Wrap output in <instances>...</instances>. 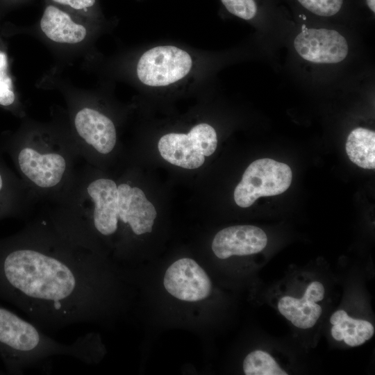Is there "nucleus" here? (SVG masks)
Wrapping results in <instances>:
<instances>
[{
    "mask_svg": "<svg viewBox=\"0 0 375 375\" xmlns=\"http://www.w3.org/2000/svg\"><path fill=\"white\" fill-rule=\"evenodd\" d=\"M267 243L266 233L251 225H238L219 231L212 243V250L219 259L232 256H247L260 252Z\"/></svg>",
    "mask_w": 375,
    "mask_h": 375,
    "instance_id": "nucleus-8",
    "label": "nucleus"
},
{
    "mask_svg": "<svg viewBox=\"0 0 375 375\" xmlns=\"http://www.w3.org/2000/svg\"><path fill=\"white\" fill-rule=\"evenodd\" d=\"M346 152L356 165L367 169L375 168V133L368 128L358 127L348 135Z\"/></svg>",
    "mask_w": 375,
    "mask_h": 375,
    "instance_id": "nucleus-16",
    "label": "nucleus"
},
{
    "mask_svg": "<svg viewBox=\"0 0 375 375\" xmlns=\"http://www.w3.org/2000/svg\"><path fill=\"white\" fill-rule=\"evenodd\" d=\"M54 2L69 6L74 10H82L92 7L95 0H53Z\"/></svg>",
    "mask_w": 375,
    "mask_h": 375,
    "instance_id": "nucleus-21",
    "label": "nucleus"
},
{
    "mask_svg": "<svg viewBox=\"0 0 375 375\" xmlns=\"http://www.w3.org/2000/svg\"><path fill=\"white\" fill-rule=\"evenodd\" d=\"M367 4L369 9L374 12H375V0H366Z\"/></svg>",
    "mask_w": 375,
    "mask_h": 375,
    "instance_id": "nucleus-22",
    "label": "nucleus"
},
{
    "mask_svg": "<svg viewBox=\"0 0 375 375\" xmlns=\"http://www.w3.org/2000/svg\"><path fill=\"white\" fill-rule=\"evenodd\" d=\"M222 2L229 12L245 20L251 19L257 12L254 0H222Z\"/></svg>",
    "mask_w": 375,
    "mask_h": 375,
    "instance_id": "nucleus-20",
    "label": "nucleus"
},
{
    "mask_svg": "<svg viewBox=\"0 0 375 375\" xmlns=\"http://www.w3.org/2000/svg\"><path fill=\"white\" fill-rule=\"evenodd\" d=\"M3 187H4L3 177V175H2L1 172H0V194L3 191Z\"/></svg>",
    "mask_w": 375,
    "mask_h": 375,
    "instance_id": "nucleus-23",
    "label": "nucleus"
},
{
    "mask_svg": "<svg viewBox=\"0 0 375 375\" xmlns=\"http://www.w3.org/2000/svg\"><path fill=\"white\" fill-rule=\"evenodd\" d=\"M330 322L333 325L331 333L333 339L344 341L350 347L364 344L374 334V327L371 322L352 318L343 310L333 312Z\"/></svg>",
    "mask_w": 375,
    "mask_h": 375,
    "instance_id": "nucleus-15",
    "label": "nucleus"
},
{
    "mask_svg": "<svg viewBox=\"0 0 375 375\" xmlns=\"http://www.w3.org/2000/svg\"><path fill=\"white\" fill-rule=\"evenodd\" d=\"M78 135L101 153H108L116 143V130L113 122L100 112L85 108L79 110L74 119Z\"/></svg>",
    "mask_w": 375,
    "mask_h": 375,
    "instance_id": "nucleus-13",
    "label": "nucleus"
},
{
    "mask_svg": "<svg viewBox=\"0 0 375 375\" xmlns=\"http://www.w3.org/2000/svg\"><path fill=\"white\" fill-rule=\"evenodd\" d=\"M101 353L99 338L94 333L62 343L47 335L33 322L0 306V357L9 374H22L33 368L48 370L52 358L59 356L93 364Z\"/></svg>",
    "mask_w": 375,
    "mask_h": 375,
    "instance_id": "nucleus-2",
    "label": "nucleus"
},
{
    "mask_svg": "<svg viewBox=\"0 0 375 375\" xmlns=\"http://www.w3.org/2000/svg\"><path fill=\"white\" fill-rule=\"evenodd\" d=\"M192 67V58L186 51L175 46H158L140 56L136 73L145 85L165 87L183 79Z\"/></svg>",
    "mask_w": 375,
    "mask_h": 375,
    "instance_id": "nucleus-5",
    "label": "nucleus"
},
{
    "mask_svg": "<svg viewBox=\"0 0 375 375\" xmlns=\"http://www.w3.org/2000/svg\"><path fill=\"white\" fill-rule=\"evenodd\" d=\"M40 28L50 40L58 43H79L87 35L85 26L75 22L66 12L51 5L44 11Z\"/></svg>",
    "mask_w": 375,
    "mask_h": 375,
    "instance_id": "nucleus-14",
    "label": "nucleus"
},
{
    "mask_svg": "<svg viewBox=\"0 0 375 375\" xmlns=\"http://www.w3.org/2000/svg\"><path fill=\"white\" fill-rule=\"evenodd\" d=\"M217 145L215 128L206 123L199 124L188 133H169L158 144L161 156L169 163L189 169L201 167L205 157L212 155Z\"/></svg>",
    "mask_w": 375,
    "mask_h": 375,
    "instance_id": "nucleus-3",
    "label": "nucleus"
},
{
    "mask_svg": "<svg viewBox=\"0 0 375 375\" xmlns=\"http://www.w3.org/2000/svg\"><path fill=\"white\" fill-rule=\"evenodd\" d=\"M310 12L323 17L335 15L340 10L343 0H297Z\"/></svg>",
    "mask_w": 375,
    "mask_h": 375,
    "instance_id": "nucleus-19",
    "label": "nucleus"
},
{
    "mask_svg": "<svg viewBox=\"0 0 375 375\" xmlns=\"http://www.w3.org/2000/svg\"><path fill=\"white\" fill-rule=\"evenodd\" d=\"M117 192L119 219L128 224L135 235L151 232L157 213L144 192L126 183L117 186Z\"/></svg>",
    "mask_w": 375,
    "mask_h": 375,
    "instance_id": "nucleus-9",
    "label": "nucleus"
},
{
    "mask_svg": "<svg viewBox=\"0 0 375 375\" xmlns=\"http://www.w3.org/2000/svg\"><path fill=\"white\" fill-rule=\"evenodd\" d=\"M165 290L173 297L185 301H197L207 298L212 284L206 272L191 258L175 261L165 272Z\"/></svg>",
    "mask_w": 375,
    "mask_h": 375,
    "instance_id": "nucleus-6",
    "label": "nucleus"
},
{
    "mask_svg": "<svg viewBox=\"0 0 375 375\" xmlns=\"http://www.w3.org/2000/svg\"><path fill=\"white\" fill-rule=\"evenodd\" d=\"M0 242V299L47 329L98 319L106 271L94 256L60 243Z\"/></svg>",
    "mask_w": 375,
    "mask_h": 375,
    "instance_id": "nucleus-1",
    "label": "nucleus"
},
{
    "mask_svg": "<svg viewBox=\"0 0 375 375\" xmlns=\"http://www.w3.org/2000/svg\"><path fill=\"white\" fill-rule=\"evenodd\" d=\"M292 179L290 167L269 158L258 159L244 171L234 190V200L242 208L251 206L259 197L285 192Z\"/></svg>",
    "mask_w": 375,
    "mask_h": 375,
    "instance_id": "nucleus-4",
    "label": "nucleus"
},
{
    "mask_svg": "<svg viewBox=\"0 0 375 375\" xmlns=\"http://www.w3.org/2000/svg\"><path fill=\"white\" fill-rule=\"evenodd\" d=\"M324 287L321 282L312 281L306 288L301 298L291 296L281 297L278 303L279 312L299 328L313 327L322 313L317 303L324 297Z\"/></svg>",
    "mask_w": 375,
    "mask_h": 375,
    "instance_id": "nucleus-11",
    "label": "nucleus"
},
{
    "mask_svg": "<svg viewBox=\"0 0 375 375\" xmlns=\"http://www.w3.org/2000/svg\"><path fill=\"white\" fill-rule=\"evenodd\" d=\"M3 373L0 371V374H2Z\"/></svg>",
    "mask_w": 375,
    "mask_h": 375,
    "instance_id": "nucleus-24",
    "label": "nucleus"
},
{
    "mask_svg": "<svg viewBox=\"0 0 375 375\" xmlns=\"http://www.w3.org/2000/svg\"><path fill=\"white\" fill-rule=\"evenodd\" d=\"M299 55L315 63H338L347 57L348 43L339 32L326 28H305L294 40Z\"/></svg>",
    "mask_w": 375,
    "mask_h": 375,
    "instance_id": "nucleus-7",
    "label": "nucleus"
},
{
    "mask_svg": "<svg viewBox=\"0 0 375 375\" xmlns=\"http://www.w3.org/2000/svg\"><path fill=\"white\" fill-rule=\"evenodd\" d=\"M94 202L93 227L101 235L110 236L118 228V192L116 183L106 178L92 182L87 188Z\"/></svg>",
    "mask_w": 375,
    "mask_h": 375,
    "instance_id": "nucleus-10",
    "label": "nucleus"
},
{
    "mask_svg": "<svg viewBox=\"0 0 375 375\" xmlns=\"http://www.w3.org/2000/svg\"><path fill=\"white\" fill-rule=\"evenodd\" d=\"M21 171L32 182L41 188H51L62 179L66 163L63 157L57 153H39L26 147L17 157Z\"/></svg>",
    "mask_w": 375,
    "mask_h": 375,
    "instance_id": "nucleus-12",
    "label": "nucleus"
},
{
    "mask_svg": "<svg viewBox=\"0 0 375 375\" xmlns=\"http://www.w3.org/2000/svg\"><path fill=\"white\" fill-rule=\"evenodd\" d=\"M15 99L12 80L8 74L7 56L0 51V105L10 106Z\"/></svg>",
    "mask_w": 375,
    "mask_h": 375,
    "instance_id": "nucleus-18",
    "label": "nucleus"
},
{
    "mask_svg": "<svg viewBox=\"0 0 375 375\" xmlns=\"http://www.w3.org/2000/svg\"><path fill=\"white\" fill-rule=\"evenodd\" d=\"M243 371L246 375H288L270 354L262 350L253 351L245 357Z\"/></svg>",
    "mask_w": 375,
    "mask_h": 375,
    "instance_id": "nucleus-17",
    "label": "nucleus"
}]
</instances>
